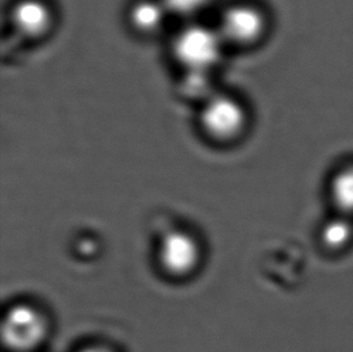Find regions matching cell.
I'll return each mask as SVG.
<instances>
[{
    "instance_id": "obj_1",
    "label": "cell",
    "mask_w": 353,
    "mask_h": 352,
    "mask_svg": "<svg viewBox=\"0 0 353 352\" xmlns=\"http://www.w3.org/2000/svg\"><path fill=\"white\" fill-rule=\"evenodd\" d=\"M225 46L216 26L191 23L177 32L172 40V55L183 72H214Z\"/></svg>"
},
{
    "instance_id": "obj_2",
    "label": "cell",
    "mask_w": 353,
    "mask_h": 352,
    "mask_svg": "<svg viewBox=\"0 0 353 352\" xmlns=\"http://www.w3.org/2000/svg\"><path fill=\"white\" fill-rule=\"evenodd\" d=\"M199 124L208 137L227 143L243 133L248 124V111L234 97L216 92L203 103Z\"/></svg>"
},
{
    "instance_id": "obj_3",
    "label": "cell",
    "mask_w": 353,
    "mask_h": 352,
    "mask_svg": "<svg viewBox=\"0 0 353 352\" xmlns=\"http://www.w3.org/2000/svg\"><path fill=\"white\" fill-rule=\"evenodd\" d=\"M216 28L225 45L248 46L257 43L264 35L267 19L257 6L238 3L225 9Z\"/></svg>"
},
{
    "instance_id": "obj_4",
    "label": "cell",
    "mask_w": 353,
    "mask_h": 352,
    "mask_svg": "<svg viewBox=\"0 0 353 352\" xmlns=\"http://www.w3.org/2000/svg\"><path fill=\"white\" fill-rule=\"evenodd\" d=\"M46 321L30 305H14L3 321V340L12 351L27 352L37 348L46 335Z\"/></svg>"
},
{
    "instance_id": "obj_5",
    "label": "cell",
    "mask_w": 353,
    "mask_h": 352,
    "mask_svg": "<svg viewBox=\"0 0 353 352\" xmlns=\"http://www.w3.org/2000/svg\"><path fill=\"white\" fill-rule=\"evenodd\" d=\"M158 258L163 269L174 276H186L194 271L201 258L196 239L190 234L174 231L163 238Z\"/></svg>"
},
{
    "instance_id": "obj_6",
    "label": "cell",
    "mask_w": 353,
    "mask_h": 352,
    "mask_svg": "<svg viewBox=\"0 0 353 352\" xmlns=\"http://www.w3.org/2000/svg\"><path fill=\"white\" fill-rule=\"evenodd\" d=\"M10 19L21 37L37 40L50 33L54 14L45 0H19L11 9Z\"/></svg>"
},
{
    "instance_id": "obj_7",
    "label": "cell",
    "mask_w": 353,
    "mask_h": 352,
    "mask_svg": "<svg viewBox=\"0 0 353 352\" xmlns=\"http://www.w3.org/2000/svg\"><path fill=\"white\" fill-rule=\"evenodd\" d=\"M168 14L163 0H137L129 9V23L138 33L153 34L162 28Z\"/></svg>"
},
{
    "instance_id": "obj_8",
    "label": "cell",
    "mask_w": 353,
    "mask_h": 352,
    "mask_svg": "<svg viewBox=\"0 0 353 352\" xmlns=\"http://www.w3.org/2000/svg\"><path fill=\"white\" fill-rule=\"evenodd\" d=\"M180 90L188 99L199 100L203 104L216 93L212 72H183Z\"/></svg>"
},
{
    "instance_id": "obj_9",
    "label": "cell",
    "mask_w": 353,
    "mask_h": 352,
    "mask_svg": "<svg viewBox=\"0 0 353 352\" xmlns=\"http://www.w3.org/2000/svg\"><path fill=\"white\" fill-rule=\"evenodd\" d=\"M330 197L343 213H353V167L345 168L335 174L330 182Z\"/></svg>"
},
{
    "instance_id": "obj_10",
    "label": "cell",
    "mask_w": 353,
    "mask_h": 352,
    "mask_svg": "<svg viewBox=\"0 0 353 352\" xmlns=\"http://www.w3.org/2000/svg\"><path fill=\"white\" fill-rule=\"evenodd\" d=\"M352 235V224L343 217L330 219L321 229L322 243L332 250L345 248L351 242Z\"/></svg>"
},
{
    "instance_id": "obj_11",
    "label": "cell",
    "mask_w": 353,
    "mask_h": 352,
    "mask_svg": "<svg viewBox=\"0 0 353 352\" xmlns=\"http://www.w3.org/2000/svg\"><path fill=\"white\" fill-rule=\"evenodd\" d=\"M210 0H163L169 14L190 17L205 9Z\"/></svg>"
},
{
    "instance_id": "obj_12",
    "label": "cell",
    "mask_w": 353,
    "mask_h": 352,
    "mask_svg": "<svg viewBox=\"0 0 353 352\" xmlns=\"http://www.w3.org/2000/svg\"><path fill=\"white\" fill-rule=\"evenodd\" d=\"M80 352H111L104 348H99V346H91V348H86L81 350Z\"/></svg>"
}]
</instances>
